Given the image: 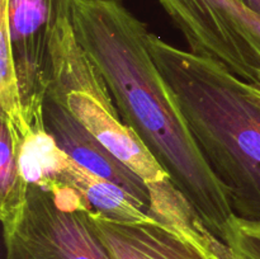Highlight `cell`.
<instances>
[{
	"mask_svg": "<svg viewBox=\"0 0 260 259\" xmlns=\"http://www.w3.org/2000/svg\"><path fill=\"white\" fill-rule=\"evenodd\" d=\"M7 4L10 43L20 98L30 134L46 131L43 106L51 84V41L73 15L74 0H2Z\"/></svg>",
	"mask_w": 260,
	"mask_h": 259,
	"instance_id": "obj_6",
	"label": "cell"
},
{
	"mask_svg": "<svg viewBox=\"0 0 260 259\" xmlns=\"http://www.w3.org/2000/svg\"><path fill=\"white\" fill-rule=\"evenodd\" d=\"M223 241L235 259H260V223L234 215L225 230Z\"/></svg>",
	"mask_w": 260,
	"mask_h": 259,
	"instance_id": "obj_12",
	"label": "cell"
},
{
	"mask_svg": "<svg viewBox=\"0 0 260 259\" xmlns=\"http://www.w3.org/2000/svg\"><path fill=\"white\" fill-rule=\"evenodd\" d=\"M88 210H63L50 190L28 184L22 218L4 236L7 259H113L90 225Z\"/></svg>",
	"mask_w": 260,
	"mask_h": 259,
	"instance_id": "obj_5",
	"label": "cell"
},
{
	"mask_svg": "<svg viewBox=\"0 0 260 259\" xmlns=\"http://www.w3.org/2000/svg\"><path fill=\"white\" fill-rule=\"evenodd\" d=\"M240 2L244 3L248 8H250L251 10L260 14V0H240Z\"/></svg>",
	"mask_w": 260,
	"mask_h": 259,
	"instance_id": "obj_13",
	"label": "cell"
},
{
	"mask_svg": "<svg viewBox=\"0 0 260 259\" xmlns=\"http://www.w3.org/2000/svg\"><path fill=\"white\" fill-rule=\"evenodd\" d=\"M190 52L251 85L260 83V14L240 0H157Z\"/></svg>",
	"mask_w": 260,
	"mask_h": 259,
	"instance_id": "obj_4",
	"label": "cell"
},
{
	"mask_svg": "<svg viewBox=\"0 0 260 259\" xmlns=\"http://www.w3.org/2000/svg\"><path fill=\"white\" fill-rule=\"evenodd\" d=\"M154 60L234 215L260 223V96L225 66L151 33Z\"/></svg>",
	"mask_w": 260,
	"mask_h": 259,
	"instance_id": "obj_2",
	"label": "cell"
},
{
	"mask_svg": "<svg viewBox=\"0 0 260 259\" xmlns=\"http://www.w3.org/2000/svg\"><path fill=\"white\" fill-rule=\"evenodd\" d=\"M43 118L46 131L63 152L85 169L123 188L139 201L149 215L151 197L144 179L114 156L70 112L52 99L46 98Z\"/></svg>",
	"mask_w": 260,
	"mask_h": 259,
	"instance_id": "obj_7",
	"label": "cell"
},
{
	"mask_svg": "<svg viewBox=\"0 0 260 259\" xmlns=\"http://www.w3.org/2000/svg\"><path fill=\"white\" fill-rule=\"evenodd\" d=\"M88 218L113 259H207L197 246L162 223L116 222L91 208Z\"/></svg>",
	"mask_w": 260,
	"mask_h": 259,
	"instance_id": "obj_8",
	"label": "cell"
},
{
	"mask_svg": "<svg viewBox=\"0 0 260 259\" xmlns=\"http://www.w3.org/2000/svg\"><path fill=\"white\" fill-rule=\"evenodd\" d=\"M0 104L2 118L8 123L13 137L14 149L19 147L30 135V128L24 117L20 98L19 83L15 70L14 56L9 33L8 8L0 0Z\"/></svg>",
	"mask_w": 260,
	"mask_h": 259,
	"instance_id": "obj_10",
	"label": "cell"
},
{
	"mask_svg": "<svg viewBox=\"0 0 260 259\" xmlns=\"http://www.w3.org/2000/svg\"><path fill=\"white\" fill-rule=\"evenodd\" d=\"M70 112L147 187L170 180L164 168L119 114L102 74L78 41L73 15L58 24L51 41L47 96Z\"/></svg>",
	"mask_w": 260,
	"mask_h": 259,
	"instance_id": "obj_3",
	"label": "cell"
},
{
	"mask_svg": "<svg viewBox=\"0 0 260 259\" xmlns=\"http://www.w3.org/2000/svg\"><path fill=\"white\" fill-rule=\"evenodd\" d=\"M51 182H60L71 187L83 196L91 210L116 222H157L145 212L139 201L123 188L81 167L61 149L56 157L52 177L45 185Z\"/></svg>",
	"mask_w": 260,
	"mask_h": 259,
	"instance_id": "obj_9",
	"label": "cell"
},
{
	"mask_svg": "<svg viewBox=\"0 0 260 259\" xmlns=\"http://www.w3.org/2000/svg\"><path fill=\"white\" fill-rule=\"evenodd\" d=\"M251 86H253L254 91H255V93L258 94V95L260 96V83L258 84V85H251Z\"/></svg>",
	"mask_w": 260,
	"mask_h": 259,
	"instance_id": "obj_14",
	"label": "cell"
},
{
	"mask_svg": "<svg viewBox=\"0 0 260 259\" xmlns=\"http://www.w3.org/2000/svg\"><path fill=\"white\" fill-rule=\"evenodd\" d=\"M28 183L19 172L13 137L2 118L0 130V217L3 234L9 235L22 218L27 203Z\"/></svg>",
	"mask_w": 260,
	"mask_h": 259,
	"instance_id": "obj_11",
	"label": "cell"
},
{
	"mask_svg": "<svg viewBox=\"0 0 260 259\" xmlns=\"http://www.w3.org/2000/svg\"><path fill=\"white\" fill-rule=\"evenodd\" d=\"M73 24L124 123L164 168L203 225L223 241L234 216L228 192L203 157L155 62L147 25L121 0H74Z\"/></svg>",
	"mask_w": 260,
	"mask_h": 259,
	"instance_id": "obj_1",
	"label": "cell"
}]
</instances>
